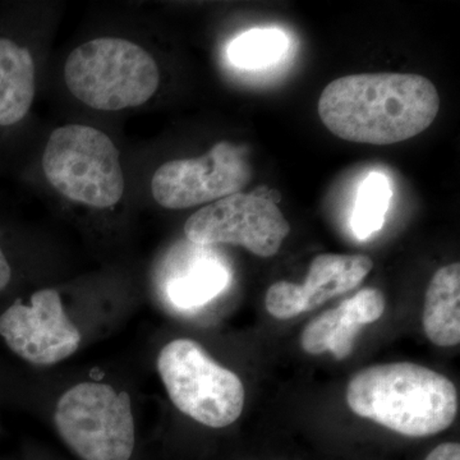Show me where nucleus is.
<instances>
[{
  "label": "nucleus",
  "instance_id": "nucleus-6",
  "mask_svg": "<svg viewBox=\"0 0 460 460\" xmlns=\"http://www.w3.org/2000/svg\"><path fill=\"white\" fill-rule=\"evenodd\" d=\"M58 434L84 460H129L136 444L128 393L108 384L81 383L60 396L54 411Z\"/></svg>",
  "mask_w": 460,
  "mask_h": 460
},
{
  "label": "nucleus",
  "instance_id": "nucleus-11",
  "mask_svg": "<svg viewBox=\"0 0 460 460\" xmlns=\"http://www.w3.org/2000/svg\"><path fill=\"white\" fill-rule=\"evenodd\" d=\"M384 311L383 293L375 288H366L334 310L311 321L302 332V348L308 354L330 350L337 359L347 358L352 353L354 338L359 329L380 319Z\"/></svg>",
  "mask_w": 460,
  "mask_h": 460
},
{
  "label": "nucleus",
  "instance_id": "nucleus-14",
  "mask_svg": "<svg viewBox=\"0 0 460 460\" xmlns=\"http://www.w3.org/2000/svg\"><path fill=\"white\" fill-rule=\"evenodd\" d=\"M228 269L217 260H204L168 286V296L172 305L183 310L201 307L228 287Z\"/></svg>",
  "mask_w": 460,
  "mask_h": 460
},
{
  "label": "nucleus",
  "instance_id": "nucleus-1",
  "mask_svg": "<svg viewBox=\"0 0 460 460\" xmlns=\"http://www.w3.org/2000/svg\"><path fill=\"white\" fill-rule=\"evenodd\" d=\"M317 109L321 122L341 140L386 146L428 129L438 117L440 96L420 75H352L330 83Z\"/></svg>",
  "mask_w": 460,
  "mask_h": 460
},
{
  "label": "nucleus",
  "instance_id": "nucleus-18",
  "mask_svg": "<svg viewBox=\"0 0 460 460\" xmlns=\"http://www.w3.org/2000/svg\"><path fill=\"white\" fill-rule=\"evenodd\" d=\"M11 266H9L4 253H3V250L0 248V292H2L3 289H5V287H7L9 281H11Z\"/></svg>",
  "mask_w": 460,
  "mask_h": 460
},
{
  "label": "nucleus",
  "instance_id": "nucleus-7",
  "mask_svg": "<svg viewBox=\"0 0 460 460\" xmlns=\"http://www.w3.org/2000/svg\"><path fill=\"white\" fill-rule=\"evenodd\" d=\"M290 226L270 198L238 192L211 202L190 215L184 234L199 246L233 244L253 255H277Z\"/></svg>",
  "mask_w": 460,
  "mask_h": 460
},
{
  "label": "nucleus",
  "instance_id": "nucleus-8",
  "mask_svg": "<svg viewBox=\"0 0 460 460\" xmlns=\"http://www.w3.org/2000/svg\"><path fill=\"white\" fill-rule=\"evenodd\" d=\"M251 180L252 168L243 148L222 141L204 156L171 160L159 166L151 192L163 208L183 210L241 192Z\"/></svg>",
  "mask_w": 460,
  "mask_h": 460
},
{
  "label": "nucleus",
  "instance_id": "nucleus-9",
  "mask_svg": "<svg viewBox=\"0 0 460 460\" xmlns=\"http://www.w3.org/2000/svg\"><path fill=\"white\" fill-rule=\"evenodd\" d=\"M0 335L12 352L38 366L65 361L81 344L80 330L66 316L54 289L39 290L31 305L17 302L0 314Z\"/></svg>",
  "mask_w": 460,
  "mask_h": 460
},
{
  "label": "nucleus",
  "instance_id": "nucleus-16",
  "mask_svg": "<svg viewBox=\"0 0 460 460\" xmlns=\"http://www.w3.org/2000/svg\"><path fill=\"white\" fill-rule=\"evenodd\" d=\"M393 190L383 172H372L359 186L352 215V230L359 241L380 232L385 224Z\"/></svg>",
  "mask_w": 460,
  "mask_h": 460
},
{
  "label": "nucleus",
  "instance_id": "nucleus-2",
  "mask_svg": "<svg viewBox=\"0 0 460 460\" xmlns=\"http://www.w3.org/2000/svg\"><path fill=\"white\" fill-rule=\"evenodd\" d=\"M347 402L362 419L410 438L438 434L458 413V393L452 381L408 362L359 371L348 385Z\"/></svg>",
  "mask_w": 460,
  "mask_h": 460
},
{
  "label": "nucleus",
  "instance_id": "nucleus-12",
  "mask_svg": "<svg viewBox=\"0 0 460 460\" xmlns=\"http://www.w3.org/2000/svg\"><path fill=\"white\" fill-rule=\"evenodd\" d=\"M423 329L438 347L460 341V263L438 269L429 281L422 316Z\"/></svg>",
  "mask_w": 460,
  "mask_h": 460
},
{
  "label": "nucleus",
  "instance_id": "nucleus-3",
  "mask_svg": "<svg viewBox=\"0 0 460 460\" xmlns=\"http://www.w3.org/2000/svg\"><path fill=\"white\" fill-rule=\"evenodd\" d=\"M66 87L87 107L123 111L145 104L159 87L155 59L140 45L120 38L93 39L66 58Z\"/></svg>",
  "mask_w": 460,
  "mask_h": 460
},
{
  "label": "nucleus",
  "instance_id": "nucleus-5",
  "mask_svg": "<svg viewBox=\"0 0 460 460\" xmlns=\"http://www.w3.org/2000/svg\"><path fill=\"white\" fill-rule=\"evenodd\" d=\"M157 371L172 404L208 428H226L243 411L241 378L190 339L166 344L157 357Z\"/></svg>",
  "mask_w": 460,
  "mask_h": 460
},
{
  "label": "nucleus",
  "instance_id": "nucleus-13",
  "mask_svg": "<svg viewBox=\"0 0 460 460\" xmlns=\"http://www.w3.org/2000/svg\"><path fill=\"white\" fill-rule=\"evenodd\" d=\"M35 98V63L31 53L0 38V126H13L29 113Z\"/></svg>",
  "mask_w": 460,
  "mask_h": 460
},
{
  "label": "nucleus",
  "instance_id": "nucleus-4",
  "mask_svg": "<svg viewBox=\"0 0 460 460\" xmlns=\"http://www.w3.org/2000/svg\"><path fill=\"white\" fill-rule=\"evenodd\" d=\"M45 177L65 198L107 208L123 198L119 151L109 136L83 124H66L51 133L42 154Z\"/></svg>",
  "mask_w": 460,
  "mask_h": 460
},
{
  "label": "nucleus",
  "instance_id": "nucleus-10",
  "mask_svg": "<svg viewBox=\"0 0 460 460\" xmlns=\"http://www.w3.org/2000/svg\"><path fill=\"white\" fill-rule=\"evenodd\" d=\"M372 268L374 262L368 256L323 253L314 257L301 286L289 281L272 284L266 293V310L278 320L310 313L329 299L358 287Z\"/></svg>",
  "mask_w": 460,
  "mask_h": 460
},
{
  "label": "nucleus",
  "instance_id": "nucleus-15",
  "mask_svg": "<svg viewBox=\"0 0 460 460\" xmlns=\"http://www.w3.org/2000/svg\"><path fill=\"white\" fill-rule=\"evenodd\" d=\"M289 40L279 29H252L237 36L228 48L230 63L246 71H259L280 62Z\"/></svg>",
  "mask_w": 460,
  "mask_h": 460
},
{
  "label": "nucleus",
  "instance_id": "nucleus-17",
  "mask_svg": "<svg viewBox=\"0 0 460 460\" xmlns=\"http://www.w3.org/2000/svg\"><path fill=\"white\" fill-rule=\"evenodd\" d=\"M426 460H460V445L456 443L438 445L429 454Z\"/></svg>",
  "mask_w": 460,
  "mask_h": 460
}]
</instances>
